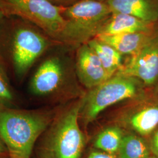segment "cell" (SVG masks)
Segmentation results:
<instances>
[{
    "label": "cell",
    "mask_w": 158,
    "mask_h": 158,
    "mask_svg": "<svg viewBox=\"0 0 158 158\" xmlns=\"http://www.w3.org/2000/svg\"><path fill=\"white\" fill-rule=\"evenodd\" d=\"M53 120L51 111L0 108V139L11 158H31L34 145Z\"/></svg>",
    "instance_id": "6da1fadb"
},
{
    "label": "cell",
    "mask_w": 158,
    "mask_h": 158,
    "mask_svg": "<svg viewBox=\"0 0 158 158\" xmlns=\"http://www.w3.org/2000/svg\"><path fill=\"white\" fill-rule=\"evenodd\" d=\"M146 88L139 80L117 72L101 85L90 89L81 100L79 119L86 127L106 108L141 96L147 92Z\"/></svg>",
    "instance_id": "7a4b0ae2"
},
{
    "label": "cell",
    "mask_w": 158,
    "mask_h": 158,
    "mask_svg": "<svg viewBox=\"0 0 158 158\" xmlns=\"http://www.w3.org/2000/svg\"><path fill=\"white\" fill-rule=\"evenodd\" d=\"M81 100L59 114L52 122L42 152L44 158H79L85 147V135L79 126Z\"/></svg>",
    "instance_id": "3957f363"
},
{
    "label": "cell",
    "mask_w": 158,
    "mask_h": 158,
    "mask_svg": "<svg viewBox=\"0 0 158 158\" xmlns=\"http://www.w3.org/2000/svg\"><path fill=\"white\" fill-rule=\"evenodd\" d=\"M111 14L106 2L97 0H79L64 7L66 24L59 41L80 45L87 43L97 36Z\"/></svg>",
    "instance_id": "277c9868"
},
{
    "label": "cell",
    "mask_w": 158,
    "mask_h": 158,
    "mask_svg": "<svg viewBox=\"0 0 158 158\" xmlns=\"http://www.w3.org/2000/svg\"><path fill=\"white\" fill-rule=\"evenodd\" d=\"M63 8L48 0H0V10L4 15L27 19L57 41L66 24L62 15Z\"/></svg>",
    "instance_id": "5b68a950"
},
{
    "label": "cell",
    "mask_w": 158,
    "mask_h": 158,
    "mask_svg": "<svg viewBox=\"0 0 158 158\" xmlns=\"http://www.w3.org/2000/svg\"><path fill=\"white\" fill-rule=\"evenodd\" d=\"M131 100L116 117L117 125L142 137L152 134L158 128V90Z\"/></svg>",
    "instance_id": "8992f818"
},
{
    "label": "cell",
    "mask_w": 158,
    "mask_h": 158,
    "mask_svg": "<svg viewBox=\"0 0 158 158\" xmlns=\"http://www.w3.org/2000/svg\"><path fill=\"white\" fill-rule=\"evenodd\" d=\"M48 40L34 29H17L12 42V59L15 73L24 76L47 49Z\"/></svg>",
    "instance_id": "52a82bcc"
},
{
    "label": "cell",
    "mask_w": 158,
    "mask_h": 158,
    "mask_svg": "<svg viewBox=\"0 0 158 158\" xmlns=\"http://www.w3.org/2000/svg\"><path fill=\"white\" fill-rule=\"evenodd\" d=\"M118 72L135 77L147 87L158 83V32L135 54L128 56Z\"/></svg>",
    "instance_id": "ba28073f"
},
{
    "label": "cell",
    "mask_w": 158,
    "mask_h": 158,
    "mask_svg": "<svg viewBox=\"0 0 158 158\" xmlns=\"http://www.w3.org/2000/svg\"><path fill=\"white\" fill-rule=\"evenodd\" d=\"M65 80L64 69L61 60L50 57L40 64L30 83V90L35 96H52L62 87Z\"/></svg>",
    "instance_id": "9c48e42d"
},
{
    "label": "cell",
    "mask_w": 158,
    "mask_h": 158,
    "mask_svg": "<svg viewBox=\"0 0 158 158\" xmlns=\"http://www.w3.org/2000/svg\"><path fill=\"white\" fill-rule=\"evenodd\" d=\"M76 69L79 81L90 90L110 77L96 53L87 43L80 45L77 49Z\"/></svg>",
    "instance_id": "30bf717a"
},
{
    "label": "cell",
    "mask_w": 158,
    "mask_h": 158,
    "mask_svg": "<svg viewBox=\"0 0 158 158\" xmlns=\"http://www.w3.org/2000/svg\"><path fill=\"white\" fill-rule=\"evenodd\" d=\"M158 29V23L147 22L128 14L112 13L100 29L97 36L149 32Z\"/></svg>",
    "instance_id": "8fae6325"
},
{
    "label": "cell",
    "mask_w": 158,
    "mask_h": 158,
    "mask_svg": "<svg viewBox=\"0 0 158 158\" xmlns=\"http://www.w3.org/2000/svg\"><path fill=\"white\" fill-rule=\"evenodd\" d=\"M112 13L125 14L150 23H158V0H107Z\"/></svg>",
    "instance_id": "7c38bea8"
},
{
    "label": "cell",
    "mask_w": 158,
    "mask_h": 158,
    "mask_svg": "<svg viewBox=\"0 0 158 158\" xmlns=\"http://www.w3.org/2000/svg\"><path fill=\"white\" fill-rule=\"evenodd\" d=\"M158 32V29L149 32H134L114 35H98L96 37L112 46L123 55L131 56L139 51Z\"/></svg>",
    "instance_id": "4fadbf2b"
},
{
    "label": "cell",
    "mask_w": 158,
    "mask_h": 158,
    "mask_svg": "<svg viewBox=\"0 0 158 158\" xmlns=\"http://www.w3.org/2000/svg\"><path fill=\"white\" fill-rule=\"evenodd\" d=\"M87 44L96 53L110 77L121 69L123 64V55L112 46L97 37L90 40Z\"/></svg>",
    "instance_id": "5bb4252c"
},
{
    "label": "cell",
    "mask_w": 158,
    "mask_h": 158,
    "mask_svg": "<svg viewBox=\"0 0 158 158\" xmlns=\"http://www.w3.org/2000/svg\"><path fill=\"white\" fill-rule=\"evenodd\" d=\"M118 153L119 158H147L152 152L143 137L132 133L124 134Z\"/></svg>",
    "instance_id": "9a60e30c"
},
{
    "label": "cell",
    "mask_w": 158,
    "mask_h": 158,
    "mask_svg": "<svg viewBox=\"0 0 158 158\" xmlns=\"http://www.w3.org/2000/svg\"><path fill=\"white\" fill-rule=\"evenodd\" d=\"M124 135L123 128L118 125L108 127L97 136L94 146L103 152L114 155L118 152Z\"/></svg>",
    "instance_id": "2e32d148"
},
{
    "label": "cell",
    "mask_w": 158,
    "mask_h": 158,
    "mask_svg": "<svg viewBox=\"0 0 158 158\" xmlns=\"http://www.w3.org/2000/svg\"><path fill=\"white\" fill-rule=\"evenodd\" d=\"M15 100V96L8 77L0 65V108H12Z\"/></svg>",
    "instance_id": "e0dca14e"
},
{
    "label": "cell",
    "mask_w": 158,
    "mask_h": 158,
    "mask_svg": "<svg viewBox=\"0 0 158 158\" xmlns=\"http://www.w3.org/2000/svg\"><path fill=\"white\" fill-rule=\"evenodd\" d=\"M149 145L152 153L156 158H158V128L153 132Z\"/></svg>",
    "instance_id": "ac0fdd59"
},
{
    "label": "cell",
    "mask_w": 158,
    "mask_h": 158,
    "mask_svg": "<svg viewBox=\"0 0 158 158\" xmlns=\"http://www.w3.org/2000/svg\"><path fill=\"white\" fill-rule=\"evenodd\" d=\"M88 158H117L113 154H110L105 152L94 151L92 152L89 155Z\"/></svg>",
    "instance_id": "d6986e66"
},
{
    "label": "cell",
    "mask_w": 158,
    "mask_h": 158,
    "mask_svg": "<svg viewBox=\"0 0 158 158\" xmlns=\"http://www.w3.org/2000/svg\"><path fill=\"white\" fill-rule=\"evenodd\" d=\"M48 1H50L52 3L56 6L66 7V6L73 5L79 0H48Z\"/></svg>",
    "instance_id": "ffe728a7"
},
{
    "label": "cell",
    "mask_w": 158,
    "mask_h": 158,
    "mask_svg": "<svg viewBox=\"0 0 158 158\" xmlns=\"http://www.w3.org/2000/svg\"><path fill=\"white\" fill-rule=\"evenodd\" d=\"M6 152H8L5 145L0 139V155H2Z\"/></svg>",
    "instance_id": "44dd1931"
},
{
    "label": "cell",
    "mask_w": 158,
    "mask_h": 158,
    "mask_svg": "<svg viewBox=\"0 0 158 158\" xmlns=\"http://www.w3.org/2000/svg\"><path fill=\"white\" fill-rule=\"evenodd\" d=\"M4 15L3 14V13L0 10V23H1V21L2 18V17H4Z\"/></svg>",
    "instance_id": "7402d4cb"
},
{
    "label": "cell",
    "mask_w": 158,
    "mask_h": 158,
    "mask_svg": "<svg viewBox=\"0 0 158 158\" xmlns=\"http://www.w3.org/2000/svg\"><path fill=\"white\" fill-rule=\"evenodd\" d=\"M147 158H156L153 155H151V156H149V157H148Z\"/></svg>",
    "instance_id": "603a6c76"
},
{
    "label": "cell",
    "mask_w": 158,
    "mask_h": 158,
    "mask_svg": "<svg viewBox=\"0 0 158 158\" xmlns=\"http://www.w3.org/2000/svg\"><path fill=\"white\" fill-rule=\"evenodd\" d=\"M97 1H102V2H106L107 0H97Z\"/></svg>",
    "instance_id": "cb8c5ba5"
}]
</instances>
